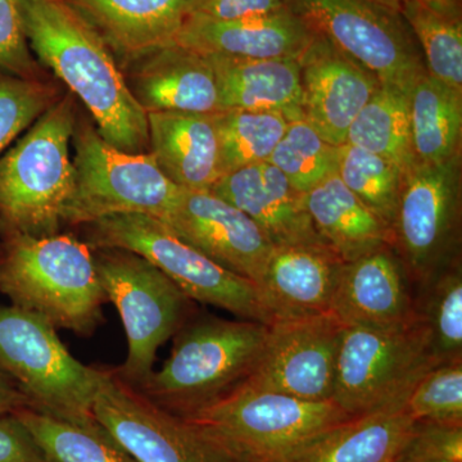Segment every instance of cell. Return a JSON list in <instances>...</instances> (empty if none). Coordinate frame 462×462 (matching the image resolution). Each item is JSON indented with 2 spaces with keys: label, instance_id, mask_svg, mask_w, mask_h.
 I'll return each instance as SVG.
<instances>
[{
  "label": "cell",
  "instance_id": "1",
  "mask_svg": "<svg viewBox=\"0 0 462 462\" xmlns=\"http://www.w3.org/2000/svg\"><path fill=\"white\" fill-rule=\"evenodd\" d=\"M30 50L89 109L99 135L127 153H147V112L99 32L67 0H21Z\"/></svg>",
  "mask_w": 462,
  "mask_h": 462
},
{
  "label": "cell",
  "instance_id": "2",
  "mask_svg": "<svg viewBox=\"0 0 462 462\" xmlns=\"http://www.w3.org/2000/svg\"><path fill=\"white\" fill-rule=\"evenodd\" d=\"M0 293L56 329L90 337L107 302L89 245L74 236H5Z\"/></svg>",
  "mask_w": 462,
  "mask_h": 462
},
{
  "label": "cell",
  "instance_id": "3",
  "mask_svg": "<svg viewBox=\"0 0 462 462\" xmlns=\"http://www.w3.org/2000/svg\"><path fill=\"white\" fill-rule=\"evenodd\" d=\"M269 325L202 318L175 334L171 354L138 391L180 418L193 415L245 382L256 365Z\"/></svg>",
  "mask_w": 462,
  "mask_h": 462
},
{
  "label": "cell",
  "instance_id": "4",
  "mask_svg": "<svg viewBox=\"0 0 462 462\" xmlns=\"http://www.w3.org/2000/svg\"><path fill=\"white\" fill-rule=\"evenodd\" d=\"M76 130L72 96L57 100L0 156V233L58 234L74 189L69 143Z\"/></svg>",
  "mask_w": 462,
  "mask_h": 462
},
{
  "label": "cell",
  "instance_id": "5",
  "mask_svg": "<svg viewBox=\"0 0 462 462\" xmlns=\"http://www.w3.org/2000/svg\"><path fill=\"white\" fill-rule=\"evenodd\" d=\"M239 462H285L349 419L334 401L300 398L240 384L187 416Z\"/></svg>",
  "mask_w": 462,
  "mask_h": 462
},
{
  "label": "cell",
  "instance_id": "6",
  "mask_svg": "<svg viewBox=\"0 0 462 462\" xmlns=\"http://www.w3.org/2000/svg\"><path fill=\"white\" fill-rule=\"evenodd\" d=\"M87 226L89 247L139 254L171 279L190 300L226 310L243 320L269 327L275 322L254 282L216 263L160 218L120 214Z\"/></svg>",
  "mask_w": 462,
  "mask_h": 462
},
{
  "label": "cell",
  "instance_id": "7",
  "mask_svg": "<svg viewBox=\"0 0 462 462\" xmlns=\"http://www.w3.org/2000/svg\"><path fill=\"white\" fill-rule=\"evenodd\" d=\"M0 372L14 380L30 409L71 421L93 420L105 369L69 354L57 329L17 306H0Z\"/></svg>",
  "mask_w": 462,
  "mask_h": 462
},
{
  "label": "cell",
  "instance_id": "8",
  "mask_svg": "<svg viewBox=\"0 0 462 462\" xmlns=\"http://www.w3.org/2000/svg\"><path fill=\"white\" fill-rule=\"evenodd\" d=\"M75 179L62 223L89 225L120 214L165 220L181 188L147 153H127L106 142L89 124L76 127Z\"/></svg>",
  "mask_w": 462,
  "mask_h": 462
},
{
  "label": "cell",
  "instance_id": "9",
  "mask_svg": "<svg viewBox=\"0 0 462 462\" xmlns=\"http://www.w3.org/2000/svg\"><path fill=\"white\" fill-rule=\"evenodd\" d=\"M100 284L123 320L127 338L125 363L115 370L138 389L154 372L160 346L189 318L190 298L139 254L123 249H98Z\"/></svg>",
  "mask_w": 462,
  "mask_h": 462
},
{
  "label": "cell",
  "instance_id": "10",
  "mask_svg": "<svg viewBox=\"0 0 462 462\" xmlns=\"http://www.w3.org/2000/svg\"><path fill=\"white\" fill-rule=\"evenodd\" d=\"M421 319L401 327H346L340 340L333 401L352 418L409 396L438 366Z\"/></svg>",
  "mask_w": 462,
  "mask_h": 462
},
{
  "label": "cell",
  "instance_id": "11",
  "mask_svg": "<svg viewBox=\"0 0 462 462\" xmlns=\"http://www.w3.org/2000/svg\"><path fill=\"white\" fill-rule=\"evenodd\" d=\"M316 33L369 69L382 85L412 93L427 74L420 47L398 12L370 0H284Z\"/></svg>",
  "mask_w": 462,
  "mask_h": 462
},
{
  "label": "cell",
  "instance_id": "12",
  "mask_svg": "<svg viewBox=\"0 0 462 462\" xmlns=\"http://www.w3.org/2000/svg\"><path fill=\"white\" fill-rule=\"evenodd\" d=\"M97 419L138 462H239L199 425L157 406L115 370H106Z\"/></svg>",
  "mask_w": 462,
  "mask_h": 462
},
{
  "label": "cell",
  "instance_id": "13",
  "mask_svg": "<svg viewBox=\"0 0 462 462\" xmlns=\"http://www.w3.org/2000/svg\"><path fill=\"white\" fill-rule=\"evenodd\" d=\"M461 154L419 163L404 178L393 233L411 281L424 282L455 258L460 215Z\"/></svg>",
  "mask_w": 462,
  "mask_h": 462
},
{
  "label": "cell",
  "instance_id": "14",
  "mask_svg": "<svg viewBox=\"0 0 462 462\" xmlns=\"http://www.w3.org/2000/svg\"><path fill=\"white\" fill-rule=\"evenodd\" d=\"M345 329L331 312L273 322L242 384L314 402L333 401Z\"/></svg>",
  "mask_w": 462,
  "mask_h": 462
},
{
  "label": "cell",
  "instance_id": "15",
  "mask_svg": "<svg viewBox=\"0 0 462 462\" xmlns=\"http://www.w3.org/2000/svg\"><path fill=\"white\" fill-rule=\"evenodd\" d=\"M163 223L224 269L260 285L273 251L252 218L209 190H180Z\"/></svg>",
  "mask_w": 462,
  "mask_h": 462
},
{
  "label": "cell",
  "instance_id": "16",
  "mask_svg": "<svg viewBox=\"0 0 462 462\" xmlns=\"http://www.w3.org/2000/svg\"><path fill=\"white\" fill-rule=\"evenodd\" d=\"M298 60L302 120L331 144H346L349 126L382 84L320 33Z\"/></svg>",
  "mask_w": 462,
  "mask_h": 462
},
{
  "label": "cell",
  "instance_id": "17",
  "mask_svg": "<svg viewBox=\"0 0 462 462\" xmlns=\"http://www.w3.org/2000/svg\"><path fill=\"white\" fill-rule=\"evenodd\" d=\"M392 245L345 263L330 312L345 327H401L418 319L410 275Z\"/></svg>",
  "mask_w": 462,
  "mask_h": 462
},
{
  "label": "cell",
  "instance_id": "18",
  "mask_svg": "<svg viewBox=\"0 0 462 462\" xmlns=\"http://www.w3.org/2000/svg\"><path fill=\"white\" fill-rule=\"evenodd\" d=\"M209 191L245 212L272 240L273 247L327 245L307 212L303 194L272 163L227 173Z\"/></svg>",
  "mask_w": 462,
  "mask_h": 462
},
{
  "label": "cell",
  "instance_id": "19",
  "mask_svg": "<svg viewBox=\"0 0 462 462\" xmlns=\"http://www.w3.org/2000/svg\"><path fill=\"white\" fill-rule=\"evenodd\" d=\"M315 32L288 7L273 14L217 21L187 16L173 44L199 54L300 58Z\"/></svg>",
  "mask_w": 462,
  "mask_h": 462
},
{
  "label": "cell",
  "instance_id": "20",
  "mask_svg": "<svg viewBox=\"0 0 462 462\" xmlns=\"http://www.w3.org/2000/svg\"><path fill=\"white\" fill-rule=\"evenodd\" d=\"M346 263L327 245L273 248L258 289L275 321L330 312Z\"/></svg>",
  "mask_w": 462,
  "mask_h": 462
},
{
  "label": "cell",
  "instance_id": "21",
  "mask_svg": "<svg viewBox=\"0 0 462 462\" xmlns=\"http://www.w3.org/2000/svg\"><path fill=\"white\" fill-rule=\"evenodd\" d=\"M133 63L135 69L127 84L147 114L221 111L214 69L203 54L171 44Z\"/></svg>",
  "mask_w": 462,
  "mask_h": 462
},
{
  "label": "cell",
  "instance_id": "22",
  "mask_svg": "<svg viewBox=\"0 0 462 462\" xmlns=\"http://www.w3.org/2000/svg\"><path fill=\"white\" fill-rule=\"evenodd\" d=\"M114 54L135 62L173 44L188 16L189 0H67Z\"/></svg>",
  "mask_w": 462,
  "mask_h": 462
},
{
  "label": "cell",
  "instance_id": "23",
  "mask_svg": "<svg viewBox=\"0 0 462 462\" xmlns=\"http://www.w3.org/2000/svg\"><path fill=\"white\" fill-rule=\"evenodd\" d=\"M149 153L167 178L188 190H211L221 178L214 114L148 112Z\"/></svg>",
  "mask_w": 462,
  "mask_h": 462
},
{
  "label": "cell",
  "instance_id": "24",
  "mask_svg": "<svg viewBox=\"0 0 462 462\" xmlns=\"http://www.w3.org/2000/svg\"><path fill=\"white\" fill-rule=\"evenodd\" d=\"M203 56L214 69L221 111H276L291 121L302 118L298 58Z\"/></svg>",
  "mask_w": 462,
  "mask_h": 462
},
{
  "label": "cell",
  "instance_id": "25",
  "mask_svg": "<svg viewBox=\"0 0 462 462\" xmlns=\"http://www.w3.org/2000/svg\"><path fill=\"white\" fill-rule=\"evenodd\" d=\"M406 398L331 428L285 462H396L416 424Z\"/></svg>",
  "mask_w": 462,
  "mask_h": 462
},
{
  "label": "cell",
  "instance_id": "26",
  "mask_svg": "<svg viewBox=\"0 0 462 462\" xmlns=\"http://www.w3.org/2000/svg\"><path fill=\"white\" fill-rule=\"evenodd\" d=\"M303 200L319 236L343 263L393 245L391 227L370 211L338 175L307 191Z\"/></svg>",
  "mask_w": 462,
  "mask_h": 462
},
{
  "label": "cell",
  "instance_id": "27",
  "mask_svg": "<svg viewBox=\"0 0 462 462\" xmlns=\"http://www.w3.org/2000/svg\"><path fill=\"white\" fill-rule=\"evenodd\" d=\"M348 144L391 161L404 178L419 165L411 133V93L380 85L355 118L346 134Z\"/></svg>",
  "mask_w": 462,
  "mask_h": 462
},
{
  "label": "cell",
  "instance_id": "28",
  "mask_svg": "<svg viewBox=\"0 0 462 462\" xmlns=\"http://www.w3.org/2000/svg\"><path fill=\"white\" fill-rule=\"evenodd\" d=\"M462 91L425 74L411 93L413 151L419 163H438L460 153Z\"/></svg>",
  "mask_w": 462,
  "mask_h": 462
},
{
  "label": "cell",
  "instance_id": "29",
  "mask_svg": "<svg viewBox=\"0 0 462 462\" xmlns=\"http://www.w3.org/2000/svg\"><path fill=\"white\" fill-rule=\"evenodd\" d=\"M45 462H138L97 419L63 420L25 407L14 412Z\"/></svg>",
  "mask_w": 462,
  "mask_h": 462
},
{
  "label": "cell",
  "instance_id": "30",
  "mask_svg": "<svg viewBox=\"0 0 462 462\" xmlns=\"http://www.w3.org/2000/svg\"><path fill=\"white\" fill-rule=\"evenodd\" d=\"M221 178L267 162L287 132L289 118L276 111L224 109L214 114Z\"/></svg>",
  "mask_w": 462,
  "mask_h": 462
},
{
  "label": "cell",
  "instance_id": "31",
  "mask_svg": "<svg viewBox=\"0 0 462 462\" xmlns=\"http://www.w3.org/2000/svg\"><path fill=\"white\" fill-rule=\"evenodd\" d=\"M415 307L437 363L462 360V272L456 258L421 282Z\"/></svg>",
  "mask_w": 462,
  "mask_h": 462
},
{
  "label": "cell",
  "instance_id": "32",
  "mask_svg": "<svg viewBox=\"0 0 462 462\" xmlns=\"http://www.w3.org/2000/svg\"><path fill=\"white\" fill-rule=\"evenodd\" d=\"M338 176L343 184L389 227L396 221L404 176L385 158L357 147L340 145Z\"/></svg>",
  "mask_w": 462,
  "mask_h": 462
},
{
  "label": "cell",
  "instance_id": "33",
  "mask_svg": "<svg viewBox=\"0 0 462 462\" xmlns=\"http://www.w3.org/2000/svg\"><path fill=\"white\" fill-rule=\"evenodd\" d=\"M340 147L331 144L305 120L289 121L287 132L267 162L305 194L331 176L338 175Z\"/></svg>",
  "mask_w": 462,
  "mask_h": 462
},
{
  "label": "cell",
  "instance_id": "34",
  "mask_svg": "<svg viewBox=\"0 0 462 462\" xmlns=\"http://www.w3.org/2000/svg\"><path fill=\"white\" fill-rule=\"evenodd\" d=\"M401 16L424 53L428 74L462 91V18L443 16L419 0H404Z\"/></svg>",
  "mask_w": 462,
  "mask_h": 462
},
{
  "label": "cell",
  "instance_id": "35",
  "mask_svg": "<svg viewBox=\"0 0 462 462\" xmlns=\"http://www.w3.org/2000/svg\"><path fill=\"white\" fill-rule=\"evenodd\" d=\"M406 409L415 421L462 425V360L425 373L410 391Z\"/></svg>",
  "mask_w": 462,
  "mask_h": 462
},
{
  "label": "cell",
  "instance_id": "36",
  "mask_svg": "<svg viewBox=\"0 0 462 462\" xmlns=\"http://www.w3.org/2000/svg\"><path fill=\"white\" fill-rule=\"evenodd\" d=\"M58 100V89L0 71V156Z\"/></svg>",
  "mask_w": 462,
  "mask_h": 462
},
{
  "label": "cell",
  "instance_id": "37",
  "mask_svg": "<svg viewBox=\"0 0 462 462\" xmlns=\"http://www.w3.org/2000/svg\"><path fill=\"white\" fill-rule=\"evenodd\" d=\"M0 71L29 80H42L27 42L21 0H0Z\"/></svg>",
  "mask_w": 462,
  "mask_h": 462
},
{
  "label": "cell",
  "instance_id": "38",
  "mask_svg": "<svg viewBox=\"0 0 462 462\" xmlns=\"http://www.w3.org/2000/svg\"><path fill=\"white\" fill-rule=\"evenodd\" d=\"M462 462V425L416 421L396 462Z\"/></svg>",
  "mask_w": 462,
  "mask_h": 462
},
{
  "label": "cell",
  "instance_id": "39",
  "mask_svg": "<svg viewBox=\"0 0 462 462\" xmlns=\"http://www.w3.org/2000/svg\"><path fill=\"white\" fill-rule=\"evenodd\" d=\"M285 7L284 0H189L188 16L233 21L263 16Z\"/></svg>",
  "mask_w": 462,
  "mask_h": 462
},
{
  "label": "cell",
  "instance_id": "40",
  "mask_svg": "<svg viewBox=\"0 0 462 462\" xmlns=\"http://www.w3.org/2000/svg\"><path fill=\"white\" fill-rule=\"evenodd\" d=\"M0 462H45L41 448L16 416H0Z\"/></svg>",
  "mask_w": 462,
  "mask_h": 462
},
{
  "label": "cell",
  "instance_id": "41",
  "mask_svg": "<svg viewBox=\"0 0 462 462\" xmlns=\"http://www.w3.org/2000/svg\"><path fill=\"white\" fill-rule=\"evenodd\" d=\"M29 407V401L14 380L0 372V416L14 415L21 409Z\"/></svg>",
  "mask_w": 462,
  "mask_h": 462
},
{
  "label": "cell",
  "instance_id": "42",
  "mask_svg": "<svg viewBox=\"0 0 462 462\" xmlns=\"http://www.w3.org/2000/svg\"><path fill=\"white\" fill-rule=\"evenodd\" d=\"M419 2L443 16L462 18V0H419Z\"/></svg>",
  "mask_w": 462,
  "mask_h": 462
},
{
  "label": "cell",
  "instance_id": "43",
  "mask_svg": "<svg viewBox=\"0 0 462 462\" xmlns=\"http://www.w3.org/2000/svg\"><path fill=\"white\" fill-rule=\"evenodd\" d=\"M370 2L375 3V5H382V7L391 9V11L398 12V14H401V8H402L404 0H370Z\"/></svg>",
  "mask_w": 462,
  "mask_h": 462
},
{
  "label": "cell",
  "instance_id": "44",
  "mask_svg": "<svg viewBox=\"0 0 462 462\" xmlns=\"http://www.w3.org/2000/svg\"><path fill=\"white\" fill-rule=\"evenodd\" d=\"M437 462H445V461H437Z\"/></svg>",
  "mask_w": 462,
  "mask_h": 462
}]
</instances>
